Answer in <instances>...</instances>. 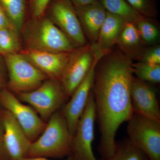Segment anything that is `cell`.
Returning <instances> with one entry per match:
<instances>
[{
  "instance_id": "1",
  "label": "cell",
  "mask_w": 160,
  "mask_h": 160,
  "mask_svg": "<svg viewBox=\"0 0 160 160\" xmlns=\"http://www.w3.org/2000/svg\"><path fill=\"white\" fill-rule=\"evenodd\" d=\"M132 63L120 50H112L95 68L92 93L101 133L98 151L102 159L114 155L118 129L133 113L130 98Z\"/></svg>"
},
{
  "instance_id": "2",
  "label": "cell",
  "mask_w": 160,
  "mask_h": 160,
  "mask_svg": "<svg viewBox=\"0 0 160 160\" xmlns=\"http://www.w3.org/2000/svg\"><path fill=\"white\" fill-rule=\"evenodd\" d=\"M49 120L41 135L32 142L27 157L71 156L72 136L62 114L56 112Z\"/></svg>"
},
{
  "instance_id": "3",
  "label": "cell",
  "mask_w": 160,
  "mask_h": 160,
  "mask_svg": "<svg viewBox=\"0 0 160 160\" xmlns=\"http://www.w3.org/2000/svg\"><path fill=\"white\" fill-rule=\"evenodd\" d=\"M22 29L26 49L71 52L77 48L49 18L32 19Z\"/></svg>"
},
{
  "instance_id": "4",
  "label": "cell",
  "mask_w": 160,
  "mask_h": 160,
  "mask_svg": "<svg viewBox=\"0 0 160 160\" xmlns=\"http://www.w3.org/2000/svg\"><path fill=\"white\" fill-rule=\"evenodd\" d=\"M129 142L150 160H160V122L133 112L127 121Z\"/></svg>"
},
{
  "instance_id": "5",
  "label": "cell",
  "mask_w": 160,
  "mask_h": 160,
  "mask_svg": "<svg viewBox=\"0 0 160 160\" xmlns=\"http://www.w3.org/2000/svg\"><path fill=\"white\" fill-rule=\"evenodd\" d=\"M8 73V86L11 91L26 92L36 89L47 76L20 52L3 57Z\"/></svg>"
},
{
  "instance_id": "6",
  "label": "cell",
  "mask_w": 160,
  "mask_h": 160,
  "mask_svg": "<svg viewBox=\"0 0 160 160\" xmlns=\"http://www.w3.org/2000/svg\"><path fill=\"white\" fill-rule=\"evenodd\" d=\"M20 101L34 108L42 119H49L66 97L59 80H46L36 89L18 93Z\"/></svg>"
},
{
  "instance_id": "7",
  "label": "cell",
  "mask_w": 160,
  "mask_h": 160,
  "mask_svg": "<svg viewBox=\"0 0 160 160\" xmlns=\"http://www.w3.org/2000/svg\"><path fill=\"white\" fill-rule=\"evenodd\" d=\"M95 105L92 91L72 135V156L74 160H99L93 153Z\"/></svg>"
},
{
  "instance_id": "8",
  "label": "cell",
  "mask_w": 160,
  "mask_h": 160,
  "mask_svg": "<svg viewBox=\"0 0 160 160\" xmlns=\"http://www.w3.org/2000/svg\"><path fill=\"white\" fill-rule=\"evenodd\" d=\"M93 47L87 44L70 53L69 61L60 79L66 97L71 96L82 82L95 59Z\"/></svg>"
},
{
  "instance_id": "9",
  "label": "cell",
  "mask_w": 160,
  "mask_h": 160,
  "mask_svg": "<svg viewBox=\"0 0 160 160\" xmlns=\"http://www.w3.org/2000/svg\"><path fill=\"white\" fill-rule=\"evenodd\" d=\"M0 103L11 113L30 141L35 140L46 126L34 109L24 105L9 89L0 92Z\"/></svg>"
},
{
  "instance_id": "10",
  "label": "cell",
  "mask_w": 160,
  "mask_h": 160,
  "mask_svg": "<svg viewBox=\"0 0 160 160\" xmlns=\"http://www.w3.org/2000/svg\"><path fill=\"white\" fill-rule=\"evenodd\" d=\"M49 13V18L76 48L88 44L75 8L69 0H54L50 7Z\"/></svg>"
},
{
  "instance_id": "11",
  "label": "cell",
  "mask_w": 160,
  "mask_h": 160,
  "mask_svg": "<svg viewBox=\"0 0 160 160\" xmlns=\"http://www.w3.org/2000/svg\"><path fill=\"white\" fill-rule=\"evenodd\" d=\"M2 118L3 144L9 160L27 157L32 142L10 112L3 111Z\"/></svg>"
},
{
  "instance_id": "12",
  "label": "cell",
  "mask_w": 160,
  "mask_h": 160,
  "mask_svg": "<svg viewBox=\"0 0 160 160\" xmlns=\"http://www.w3.org/2000/svg\"><path fill=\"white\" fill-rule=\"evenodd\" d=\"M100 58L96 57L93 65L86 77L75 89L70 100L63 109L62 114L72 136L79 120L85 110L92 91L94 82L95 68Z\"/></svg>"
},
{
  "instance_id": "13",
  "label": "cell",
  "mask_w": 160,
  "mask_h": 160,
  "mask_svg": "<svg viewBox=\"0 0 160 160\" xmlns=\"http://www.w3.org/2000/svg\"><path fill=\"white\" fill-rule=\"evenodd\" d=\"M133 112L160 122V109L155 89L149 83L133 77L130 86Z\"/></svg>"
},
{
  "instance_id": "14",
  "label": "cell",
  "mask_w": 160,
  "mask_h": 160,
  "mask_svg": "<svg viewBox=\"0 0 160 160\" xmlns=\"http://www.w3.org/2000/svg\"><path fill=\"white\" fill-rule=\"evenodd\" d=\"M19 52L46 76L60 81L71 52H52L26 49Z\"/></svg>"
},
{
  "instance_id": "15",
  "label": "cell",
  "mask_w": 160,
  "mask_h": 160,
  "mask_svg": "<svg viewBox=\"0 0 160 160\" xmlns=\"http://www.w3.org/2000/svg\"><path fill=\"white\" fill-rule=\"evenodd\" d=\"M75 8L86 38H88L89 44L94 46L106 19L107 11L100 2Z\"/></svg>"
},
{
  "instance_id": "16",
  "label": "cell",
  "mask_w": 160,
  "mask_h": 160,
  "mask_svg": "<svg viewBox=\"0 0 160 160\" xmlns=\"http://www.w3.org/2000/svg\"><path fill=\"white\" fill-rule=\"evenodd\" d=\"M126 22L117 16L107 12L100 29L97 42L92 46L95 54L101 58L112 50L116 45Z\"/></svg>"
},
{
  "instance_id": "17",
  "label": "cell",
  "mask_w": 160,
  "mask_h": 160,
  "mask_svg": "<svg viewBox=\"0 0 160 160\" xmlns=\"http://www.w3.org/2000/svg\"><path fill=\"white\" fill-rule=\"evenodd\" d=\"M144 44L135 24L126 22L116 44L120 51L131 59L138 58L145 49Z\"/></svg>"
},
{
  "instance_id": "18",
  "label": "cell",
  "mask_w": 160,
  "mask_h": 160,
  "mask_svg": "<svg viewBox=\"0 0 160 160\" xmlns=\"http://www.w3.org/2000/svg\"><path fill=\"white\" fill-rule=\"evenodd\" d=\"M106 11L124 20L136 24L144 17L133 9L126 0H99Z\"/></svg>"
},
{
  "instance_id": "19",
  "label": "cell",
  "mask_w": 160,
  "mask_h": 160,
  "mask_svg": "<svg viewBox=\"0 0 160 160\" xmlns=\"http://www.w3.org/2000/svg\"><path fill=\"white\" fill-rule=\"evenodd\" d=\"M0 4L15 31L19 34L24 26L26 0H0Z\"/></svg>"
},
{
  "instance_id": "20",
  "label": "cell",
  "mask_w": 160,
  "mask_h": 160,
  "mask_svg": "<svg viewBox=\"0 0 160 160\" xmlns=\"http://www.w3.org/2000/svg\"><path fill=\"white\" fill-rule=\"evenodd\" d=\"M21 45L19 35L12 28L0 30V55L4 57L8 55L20 52Z\"/></svg>"
},
{
  "instance_id": "21",
  "label": "cell",
  "mask_w": 160,
  "mask_h": 160,
  "mask_svg": "<svg viewBox=\"0 0 160 160\" xmlns=\"http://www.w3.org/2000/svg\"><path fill=\"white\" fill-rule=\"evenodd\" d=\"M133 74L136 78L148 83L158 84L160 82V65L142 62L132 63Z\"/></svg>"
},
{
  "instance_id": "22",
  "label": "cell",
  "mask_w": 160,
  "mask_h": 160,
  "mask_svg": "<svg viewBox=\"0 0 160 160\" xmlns=\"http://www.w3.org/2000/svg\"><path fill=\"white\" fill-rule=\"evenodd\" d=\"M100 160H150L149 158L133 146L129 140L117 144L114 155L107 159Z\"/></svg>"
},
{
  "instance_id": "23",
  "label": "cell",
  "mask_w": 160,
  "mask_h": 160,
  "mask_svg": "<svg viewBox=\"0 0 160 160\" xmlns=\"http://www.w3.org/2000/svg\"><path fill=\"white\" fill-rule=\"evenodd\" d=\"M140 36L145 44H153L159 38L157 27L147 18H144L136 23Z\"/></svg>"
},
{
  "instance_id": "24",
  "label": "cell",
  "mask_w": 160,
  "mask_h": 160,
  "mask_svg": "<svg viewBox=\"0 0 160 160\" xmlns=\"http://www.w3.org/2000/svg\"><path fill=\"white\" fill-rule=\"evenodd\" d=\"M130 6L144 17H154L155 9L150 0H126Z\"/></svg>"
},
{
  "instance_id": "25",
  "label": "cell",
  "mask_w": 160,
  "mask_h": 160,
  "mask_svg": "<svg viewBox=\"0 0 160 160\" xmlns=\"http://www.w3.org/2000/svg\"><path fill=\"white\" fill-rule=\"evenodd\" d=\"M140 62L160 65V47L157 46L145 49L138 58Z\"/></svg>"
},
{
  "instance_id": "26",
  "label": "cell",
  "mask_w": 160,
  "mask_h": 160,
  "mask_svg": "<svg viewBox=\"0 0 160 160\" xmlns=\"http://www.w3.org/2000/svg\"><path fill=\"white\" fill-rule=\"evenodd\" d=\"M51 0H30V13L32 19H38L44 16L45 11Z\"/></svg>"
},
{
  "instance_id": "27",
  "label": "cell",
  "mask_w": 160,
  "mask_h": 160,
  "mask_svg": "<svg viewBox=\"0 0 160 160\" xmlns=\"http://www.w3.org/2000/svg\"><path fill=\"white\" fill-rule=\"evenodd\" d=\"M7 28L13 29L9 18L0 4V30Z\"/></svg>"
},
{
  "instance_id": "28",
  "label": "cell",
  "mask_w": 160,
  "mask_h": 160,
  "mask_svg": "<svg viewBox=\"0 0 160 160\" xmlns=\"http://www.w3.org/2000/svg\"><path fill=\"white\" fill-rule=\"evenodd\" d=\"M6 71L4 58L0 55V92L4 89L6 82Z\"/></svg>"
},
{
  "instance_id": "29",
  "label": "cell",
  "mask_w": 160,
  "mask_h": 160,
  "mask_svg": "<svg viewBox=\"0 0 160 160\" xmlns=\"http://www.w3.org/2000/svg\"><path fill=\"white\" fill-rule=\"evenodd\" d=\"M2 113H0V160H9L6 155L3 144V128Z\"/></svg>"
},
{
  "instance_id": "30",
  "label": "cell",
  "mask_w": 160,
  "mask_h": 160,
  "mask_svg": "<svg viewBox=\"0 0 160 160\" xmlns=\"http://www.w3.org/2000/svg\"><path fill=\"white\" fill-rule=\"evenodd\" d=\"M75 8H80L94 4L99 2V0H69Z\"/></svg>"
},
{
  "instance_id": "31",
  "label": "cell",
  "mask_w": 160,
  "mask_h": 160,
  "mask_svg": "<svg viewBox=\"0 0 160 160\" xmlns=\"http://www.w3.org/2000/svg\"><path fill=\"white\" fill-rule=\"evenodd\" d=\"M19 160H52L47 159L46 158L40 157H26L21 159ZM63 160H74L72 156H70L66 158L65 159Z\"/></svg>"
}]
</instances>
